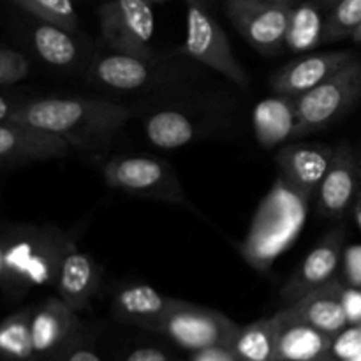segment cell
I'll list each match as a JSON object with an SVG mask.
<instances>
[{"mask_svg": "<svg viewBox=\"0 0 361 361\" xmlns=\"http://www.w3.org/2000/svg\"><path fill=\"white\" fill-rule=\"evenodd\" d=\"M133 116L129 108L111 101L83 97L44 99L18 115L25 126L56 134L76 148L104 147Z\"/></svg>", "mask_w": 361, "mask_h": 361, "instance_id": "1", "label": "cell"}, {"mask_svg": "<svg viewBox=\"0 0 361 361\" xmlns=\"http://www.w3.org/2000/svg\"><path fill=\"white\" fill-rule=\"evenodd\" d=\"M309 201L279 176L254 217L242 245L250 267L268 270L275 259L296 240L307 217Z\"/></svg>", "mask_w": 361, "mask_h": 361, "instance_id": "2", "label": "cell"}, {"mask_svg": "<svg viewBox=\"0 0 361 361\" xmlns=\"http://www.w3.org/2000/svg\"><path fill=\"white\" fill-rule=\"evenodd\" d=\"M361 99V59L331 74L312 90L296 97L300 113V137L326 129L344 116Z\"/></svg>", "mask_w": 361, "mask_h": 361, "instance_id": "3", "label": "cell"}, {"mask_svg": "<svg viewBox=\"0 0 361 361\" xmlns=\"http://www.w3.org/2000/svg\"><path fill=\"white\" fill-rule=\"evenodd\" d=\"M236 330L238 324L224 314L182 300L173 302L171 309L155 328L157 334L166 335L176 345L192 353L215 345H229Z\"/></svg>", "mask_w": 361, "mask_h": 361, "instance_id": "4", "label": "cell"}, {"mask_svg": "<svg viewBox=\"0 0 361 361\" xmlns=\"http://www.w3.org/2000/svg\"><path fill=\"white\" fill-rule=\"evenodd\" d=\"M106 183L130 196L189 204L182 183L168 162L155 157H116L102 169Z\"/></svg>", "mask_w": 361, "mask_h": 361, "instance_id": "5", "label": "cell"}, {"mask_svg": "<svg viewBox=\"0 0 361 361\" xmlns=\"http://www.w3.org/2000/svg\"><path fill=\"white\" fill-rule=\"evenodd\" d=\"M187 2V37L183 49L190 59L204 63L242 88H249V78L233 55L228 35L200 0Z\"/></svg>", "mask_w": 361, "mask_h": 361, "instance_id": "6", "label": "cell"}, {"mask_svg": "<svg viewBox=\"0 0 361 361\" xmlns=\"http://www.w3.org/2000/svg\"><path fill=\"white\" fill-rule=\"evenodd\" d=\"M101 34L113 51L152 59L155 16L148 0H113L99 11Z\"/></svg>", "mask_w": 361, "mask_h": 361, "instance_id": "7", "label": "cell"}, {"mask_svg": "<svg viewBox=\"0 0 361 361\" xmlns=\"http://www.w3.org/2000/svg\"><path fill=\"white\" fill-rule=\"evenodd\" d=\"M293 6L264 0H228L226 13L236 30L263 55H275L286 44Z\"/></svg>", "mask_w": 361, "mask_h": 361, "instance_id": "8", "label": "cell"}, {"mask_svg": "<svg viewBox=\"0 0 361 361\" xmlns=\"http://www.w3.org/2000/svg\"><path fill=\"white\" fill-rule=\"evenodd\" d=\"M335 148L323 143L286 145L275 155L281 178L307 201L317 197Z\"/></svg>", "mask_w": 361, "mask_h": 361, "instance_id": "9", "label": "cell"}, {"mask_svg": "<svg viewBox=\"0 0 361 361\" xmlns=\"http://www.w3.org/2000/svg\"><path fill=\"white\" fill-rule=\"evenodd\" d=\"M345 228L337 226L324 238L310 250L309 256L303 259L302 267L293 274V277L286 282L281 296L288 305L298 302L314 289L335 279L338 264H341L342 250H344Z\"/></svg>", "mask_w": 361, "mask_h": 361, "instance_id": "10", "label": "cell"}, {"mask_svg": "<svg viewBox=\"0 0 361 361\" xmlns=\"http://www.w3.org/2000/svg\"><path fill=\"white\" fill-rule=\"evenodd\" d=\"M360 159L351 145H338L317 192V212L328 219H341L353 208L360 192Z\"/></svg>", "mask_w": 361, "mask_h": 361, "instance_id": "11", "label": "cell"}, {"mask_svg": "<svg viewBox=\"0 0 361 361\" xmlns=\"http://www.w3.org/2000/svg\"><path fill=\"white\" fill-rule=\"evenodd\" d=\"M355 59L356 55L351 49L312 53L281 67L270 78V87L279 95L298 97L323 83Z\"/></svg>", "mask_w": 361, "mask_h": 361, "instance_id": "12", "label": "cell"}, {"mask_svg": "<svg viewBox=\"0 0 361 361\" xmlns=\"http://www.w3.org/2000/svg\"><path fill=\"white\" fill-rule=\"evenodd\" d=\"M277 345L275 361H316L330 355L334 337L305 321L293 316L288 309L277 314Z\"/></svg>", "mask_w": 361, "mask_h": 361, "instance_id": "13", "label": "cell"}, {"mask_svg": "<svg viewBox=\"0 0 361 361\" xmlns=\"http://www.w3.org/2000/svg\"><path fill=\"white\" fill-rule=\"evenodd\" d=\"M78 317L63 300H48L30 319L34 358H56L74 338Z\"/></svg>", "mask_w": 361, "mask_h": 361, "instance_id": "14", "label": "cell"}, {"mask_svg": "<svg viewBox=\"0 0 361 361\" xmlns=\"http://www.w3.org/2000/svg\"><path fill=\"white\" fill-rule=\"evenodd\" d=\"M152 59L115 51L95 56L88 67V83L111 90L129 92L147 87L152 80Z\"/></svg>", "mask_w": 361, "mask_h": 361, "instance_id": "15", "label": "cell"}, {"mask_svg": "<svg viewBox=\"0 0 361 361\" xmlns=\"http://www.w3.org/2000/svg\"><path fill=\"white\" fill-rule=\"evenodd\" d=\"M342 293H344V286L341 284V281L331 279L330 282L310 291L309 295L286 309L295 317L309 323L310 326L335 337L348 324V317L342 307Z\"/></svg>", "mask_w": 361, "mask_h": 361, "instance_id": "16", "label": "cell"}, {"mask_svg": "<svg viewBox=\"0 0 361 361\" xmlns=\"http://www.w3.org/2000/svg\"><path fill=\"white\" fill-rule=\"evenodd\" d=\"M252 126L263 148H275L300 137V113L296 97L279 95L261 101L254 108Z\"/></svg>", "mask_w": 361, "mask_h": 361, "instance_id": "17", "label": "cell"}, {"mask_svg": "<svg viewBox=\"0 0 361 361\" xmlns=\"http://www.w3.org/2000/svg\"><path fill=\"white\" fill-rule=\"evenodd\" d=\"M99 289V267L88 254L69 250L60 261L59 291L63 302L78 312L90 305Z\"/></svg>", "mask_w": 361, "mask_h": 361, "instance_id": "18", "label": "cell"}, {"mask_svg": "<svg viewBox=\"0 0 361 361\" xmlns=\"http://www.w3.org/2000/svg\"><path fill=\"white\" fill-rule=\"evenodd\" d=\"M175 298H166L147 284L129 286L118 293L113 305V316L126 324L154 330L171 309Z\"/></svg>", "mask_w": 361, "mask_h": 361, "instance_id": "19", "label": "cell"}, {"mask_svg": "<svg viewBox=\"0 0 361 361\" xmlns=\"http://www.w3.org/2000/svg\"><path fill=\"white\" fill-rule=\"evenodd\" d=\"M324 23L326 16L323 14V6L319 2L302 0L295 4L289 14L284 48L291 53H307L317 48L323 42Z\"/></svg>", "mask_w": 361, "mask_h": 361, "instance_id": "20", "label": "cell"}, {"mask_svg": "<svg viewBox=\"0 0 361 361\" xmlns=\"http://www.w3.org/2000/svg\"><path fill=\"white\" fill-rule=\"evenodd\" d=\"M277 316L238 326L229 348L242 361H275Z\"/></svg>", "mask_w": 361, "mask_h": 361, "instance_id": "21", "label": "cell"}, {"mask_svg": "<svg viewBox=\"0 0 361 361\" xmlns=\"http://www.w3.org/2000/svg\"><path fill=\"white\" fill-rule=\"evenodd\" d=\"M148 141L162 150H175L189 145L196 136L194 123L185 113L176 109H161L148 116L145 123Z\"/></svg>", "mask_w": 361, "mask_h": 361, "instance_id": "22", "label": "cell"}, {"mask_svg": "<svg viewBox=\"0 0 361 361\" xmlns=\"http://www.w3.org/2000/svg\"><path fill=\"white\" fill-rule=\"evenodd\" d=\"M39 56L56 67H69L80 60L81 48L69 30L53 23H42L34 32Z\"/></svg>", "mask_w": 361, "mask_h": 361, "instance_id": "23", "label": "cell"}, {"mask_svg": "<svg viewBox=\"0 0 361 361\" xmlns=\"http://www.w3.org/2000/svg\"><path fill=\"white\" fill-rule=\"evenodd\" d=\"M0 355L13 361H30L34 358L28 317L18 316L0 328Z\"/></svg>", "mask_w": 361, "mask_h": 361, "instance_id": "24", "label": "cell"}, {"mask_svg": "<svg viewBox=\"0 0 361 361\" xmlns=\"http://www.w3.org/2000/svg\"><path fill=\"white\" fill-rule=\"evenodd\" d=\"M361 25V0H338L326 14L323 42L351 37Z\"/></svg>", "mask_w": 361, "mask_h": 361, "instance_id": "25", "label": "cell"}, {"mask_svg": "<svg viewBox=\"0 0 361 361\" xmlns=\"http://www.w3.org/2000/svg\"><path fill=\"white\" fill-rule=\"evenodd\" d=\"M23 6L44 18L48 23L74 30L78 28V14L73 0H21Z\"/></svg>", "mask_w": 361, "mask_h": 361, "instance_id": "26", "label": "cell"}, {"mask_svg": "<svg viewBox=\"0 0 361 361\" xmlns=\"http://www.w3.org/2000/svg\"><path fill=\"white\" fill-rule=\"evenodd\" d=\"M330 355L335 361H351L361 355V324H351V328L335 335L331 342Z\"/></svg>", "mask_w": 361, "mask_h": 361, "instance_id": "27", "label": "cell"}, {"mask_svg": "<svg viewBox=\"0 0 361 361\" xmlns=\"http://www.w3.org/2000/svg\"><path fill=\"white\" fill-rule=\"evenodd\" d=\"M27 74V62L14 51H0V83L18 81Z\"/></svg>", "mask_w": 361, "mask_h": 361, "instance_id": "28", "label": "cell"}, {"mask_svg": "<svg viewBox=\"0 0 361 361\" xmlns=\"http://www.w3.org/2000/svg\"><path fill=\"white\" fill-rule=\"evenodd\" d=\"M59 361H104L90 344L83 341H71L62 353L56 356Z\"/></svg>", "mask_w": 361, "mask_h": 361, "instance_id": "29", "label": "cell"}, {"mask_svg": "<svg viewBox=\"0 0 361 361\" xmlns=\"http://www.w3.org/2000/svg\"><path fill=\"white\" fill-rule=\"evenodd\" d=\"M344 271L353 288H361V245L349 247L344 252Z\"/></svg>", "mask_w": 361, "mask_h": 361, "instance_id": "30", "label": "cell"}, {"mask_svg": "<svg viewBox=\"0 0 361 361\" xmlns=\"http://www.w3.org/2000/svg\"><path fill=\"white\" fill-rule=\"evenodd\" d=\"M342 307L348 317V324H361V288H344Z\"/></svg>", "mask_w": 361, "mask_h": 361, "instance_id": "31", "label": "cell"}, {"mask_svg": "<svg viewBox=\"0 0 361 361\" xmlns=\"http://www.w3.org/2000/svg\"><path fill=\"white\" fill-rule=\"evenodd\" d=\"M189 361H242L229 345H215V348L201 349L192 353Z\"/></svg>", "mask_w": 361, "mask_h": 361, "instance_id": "32", "label": "cell"}, {"mask_svg": "<svg viewBox=\"0 0 361 361\" xmlns=\"http://www.w3.org/2000/svg\"><path fill=\"white\" fill-rule=\"evenodd\" d=\"M123 361H171V358L159 348H137L130 351Z\"/></svg>", "mask_w": 361, "mask_h": 361, "instance_id": "33", "label": "cell"}, {"mask_svg": "<svg viewBox=\"0 0 361 361\" xmlns=\"http://www.w3.org/2000/svg\"><path fill=\"white\" fill-rule=\"evenodd\" d=\"M353 212H355V219H356V222H358V226L361 229V190L358 192V196H356L355 203H353Z\"/></svg>", "mask_w": 361, "mask_h": 361, "instance_id": "34", "label": "cell"}, {"mask_svg": "<svg viewBox=\"0 0 361 361\" xmlns=\"http://www.w3.org/2000/svg\"><path fill=\"white\" fill-rule=\"evenodd\" d=\"M7 113H9V106H7V102L0 97V120L6 118Z\"/></svg>", "mask_w": 361, "mask_h": 361, "instance_id": "35", "label": "cell"}, {"mask_svg": "<svg viewBox=\"0 0 361 361\" xmlns=\"http://www.w3.org/2000/svg\"><path fill=\"white\" fill-rule=\"evenodd\" d=\"M264 2H274V4H289V6H295V4L302 2V0H264Z\"/></svg>", "mask_w": 361, "mask_h": 361, "instance_id": "36", "label": "cell"}, {"mask_svg": "<svg viewBox=\"0 0 361 361\" xmlns=\"http://www.w3.org/2000/svg\"><path fill=\"white\" fill-rule=\"evenodd\" d=\"M316 2H319L321 6H324V7H328V9H330V7H334L335 4L338 2V0H316Z\"/></svg>", "mask_w": 361, "mask_h": 361, "instance_id": "37", "label": "cell"}, {"mask_svg": "<svg viewBox=\"0 0 361 361\" xmlns=\"http://www.w3.org/2000/svg\"><path fill=\"white\" fill-rule=\"evenodd\" d=\"M351 39H353V41H355V42H361V25H360L358 28H356L355 32H353Z\"/></svg>", "mask_w": 361, "mask_h": 361, "instance_id": "38", "label": "cell"}, {"mask_svg": "<svg viewBox=\"0 0 361 361\" xmlns=\"http://www.w3.org/2000/svg\"><path fill=\"white\" fill-rule=\"evenodd\" d=\"M316 361H335V360L331 358V355H328V356H324V358H319V360H316Z\"/></svg>", "mask_w": 361, "mask_h": 361, "instance_id": "39", "label": "cell"}, {"mask_svg": "<svg viewBox=\"0 0 361 361\" xmlns=\"http://www.w3.org/2000/svg\"><path fill=\"white\" fill-rule=\"evenodd\" d=\"M351 361H361V355L358 356V358H355V360H351Z\"/></svg>", "mask_w": 361, "mask_h": 361, "instance_id": "40", "label": "cell"}, {"mask_svg": "<svg viewBox=\"0 0 361 361\" xmlns=\"http://www.w3.org/2000/svg\"><path fill=\"white\" fill-rule=\"evenodd\" d=\"M46 361H59V360H56V358H48Z\"/></svg>", "mask_w": 361, "mask_h": 361, "instance_id": "41", "label": "cell"}, {"mask_svg": "<svg viewBox=\"0 0 361 361\" xmlns=\"http://www.w3.org/2000/svg\"><path fill=\"white\" fill-rule=\"evenodd\" d=\"M148 2H161V0H148Z\"/></svg>", "mask_w": 361, "mask_h": 361, "instance_id": "42", "label": "cell"}, {"mask_svg": "<svg viewBox=\"0 0 361 361\" xmlns=\"http://www.w3.org/2000/svg\"><path fill=\"white\" fill-rule=\"evenodd\" d=\"M360 168H361V159H360Z\"/></svg>", "mask_w": 361, "mask_h": 361, "instance_id": "43", "label": "cell"}]
</instances>
